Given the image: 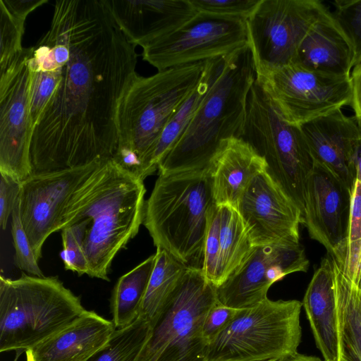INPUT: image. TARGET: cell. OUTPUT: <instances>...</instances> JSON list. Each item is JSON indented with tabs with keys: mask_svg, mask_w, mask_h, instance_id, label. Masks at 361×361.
Returning <instances> with one entry per match:
<instances>
[{
	"mask_svg": "<svg viewBox=\"0 0 361 361\" xmlns=\"http://www.w3.org/2000/svg\"><path fill=\"white\" fill-rule=\"evenodd\" d=\"M51 23L62 42L61 78L35 126L31 175L112 159L119 101L137 54L104 0H57Z\"/></svg>",
	"mask_w": 361,
	"mask_h": 361,
	"instance_id": "cell-1",
	"label": "cell"
},
{
	"mask_svg": "<svg viewBox=\"0 0 361 361\" xmlns=\"http://www.w3.org/2000/svg\"><path fill=\"white\" fill-rule=\"evenodd\" d=\"M210 84L186 129L160 163L159 174L209 169L222 141L240 137L256 80L249 44L209 60Z\"/></svg>",
	"mask_w": 361,
	"mask_h": 361,
	"instance_id": "cell-2",
	"label": "cell"
},
{
	"mask_svg": "<svg viewBox=\"0 0 361 361\" xmlns=\"http://www.w3.org/2000/svg\"><path fill=\"white\" fill-rule=\"evenodd\" d=\"M204 62L148 77L135 73L117 109V147L111 159L116 164L142 180L154 172L152 157L161 132L200 80Z\"/></svg>",
	"mask_w": 361,
	"mask_h": 361,
	"instance_id": "cell-3",
	"label": "cell"
},
{
	"mask_svg": "<svg viewBox=\"0 0 361 361\" xmlns=\"http://www.w3.org/2000/svg\"><path fill=\"white\" fill-rule=\"evenodd\" d=\"M145 192L142 180L110 159L73 206L65 227L77 224L82 231L89 276L109 281L114 257L143 224Z\"/></svg>",
	"mask_w": 361,
	"mask_h": 361,
	"instance_id": "cell-4",
	"label": "cell"
},
{
	"mask_svg": "<svg viewBox=\"0 0 361 361\" xmlns=\"http://www.w3.org/2000/svg\"><path fill=\"white\" fill-rule=\"evenodd\" d=\"M215 207L209 169L159 174L145 202L143 224L157 248L188 267L202 269Z\"/></svg>",
	"mask_w": 361,
	"mask_h": 361,
	"instance_id": "cell-5",
	"label": "cell"
},
{
	"mask_svg": "<svg viewBox=\"0 0 361 361\" xmlns=\"http://www.w3.org/2000/svg\"><path fill=\"white\" fill-rule=\"evenodd\" d=\"M56 276H0V351L27 350L85 313Z\"/></svg>",
	"mask_w": 361,
	"mask_h": 361,
	"instance_id": "cell-6",
	"label": "cell"
},
{
	"mask_svg": "<svg viewBox=\"0 0 361 361\" xmlns=\"http://www.w3.org/2000/svg\"><path fill=\"white\" fill-rule=\"evenodd\" d=\"M240 137L264 159L268 170L303 218L308 178L314 165L300 126L287 123L255 81Z\"/></svg>",
	"mask_w": 361,
	"mask_h": 361,
	"instance_id": "cell-7",
	"label": "cell"
},
{
	"mask_svg": "<svg viewBox=\"0 0 361 361\" xmlns=\"http://www.w3.org/2000/svg\"><path fill=\"white\" fill-rule=\"evenodd\" d=\"M302 304L296 300L267 298L239 310L207 345L206 361H248L283 358L298 353Z\"/></svg>",
	"mask_w": 361,
	"mask_h": 361,
	"instance_id": "cell-8",
	"label": "cell"
},
{
	"mask_svg": "<svg viewBox=\"0 0 361 361\" xmlns=\"http://www.w3.org/2000/svg\"><path fill=\"white\" fill-rule=\"evenodd\" d=\"M216 288L202 269L188 267L137 361H206L203 323L217 301Z\"/></svg>",
	"mask_w": 361,
	"mask_h": 361,
	"instance_id": "cell-9",
	"label": "cell"
},
{
	"mask_svg": "<svg viewBox=\"0 0 361 361\" xmlns=\"http://www.w3.org/2000/svg\"><path fill=\"white\" fill-rule=\"evenodd\" d=\"M256 81L281 117L301 126L344 106L350 105V77H340L290 63L255 67Z\"/></svg>",
	"mask_w": 361,
	"mask_h": 361,
	"instance_id": "cell-10",
	"label": "cell"
},
{
	"mask_svg": "<svg viewBox=\"0 0 361 361\" xmlns=\"http://www.w3.org/2000/svg\"><path fill=\"white\" fill-rule=\"evenodd\" d=\"M106 162L30 176L22 181L20 219L37 260L47 238L65 227L73 206L94 182Z\"/></svg>",
	"mask_w": 361,
	"mask_h": 361,
	"instance_id": "cell-11",
	"label": "cell"
},
{
	"mask_svg": "<svg viewBox=\"0 0 361 361\" xmlns=\"http://www.w3.org/2000/svg\"><path fill=\"white\" fill-rule=\"evenodd\" d=\"M328 9L319 0H261L246 20L255 66L292 63L303 39Z\"/></svg>",
	"mask_w": 361,
	"mask_h": 361,
	"instance_id": "cell-12",
	"label": "cell"
},
{
	"mask_svg": "<svg viewBox=\"0 0 361 361\" xmlns=\"http://www.w3.org/2000/svg\"><path fill=\"white\" fill-rule=\"evenodd\" d=\"M32 54L33 47L23 48L0 69V173L21 182L31 175Z\"/></svg>",
	"mask_w": 361,
	"mask_h": 361,
	"instance_id": "cell-13",
	"label": "cell"
},
{
	"mask_svg": "<svg viewBox=\"0 0 361 361\" xmlns=\"http://www.w3.org/2000/svg\"><path fill=\"white\" fill-rule=\"evenodd\" d=\"M248 44L246 20L197 13L173 32L142 47L158 71L227 56Z\"/></svg>",
	"mask_w": 361,
	"mask_h": 361,
	"instance_id": "cell-14",
	"label": "cell"
},
{
	"mask_svg": "<svg viewBox=\"0 0 361 361\" xmlns=\"http://www.w3.org/2000/svg\"><path fill=\"white\" fill-rule=\"evenodd\" d=\"M309 260L299 243H277L255 247L245 262L216 288L217 301L244 310L266 300L269 288L286 276L306 271Z\"/></svg>",
	"mask_w": 361,
	"mask_h": 361,
	"instance_id": "cell-15",
	"label": "cell"
},
{
	"mask_svg": "<svg viewBox=\"0 0 361 361\" xmlns=\"http://www.w3.org/2000/svg\"><path fill=\"white\" fill-rule=\"evenodd\" d=\"M236 209L255 247L300 243L302 214L268 169L251 180Z\"/></svg>",
	"mask_w": 361,
	"mask_h": 361,
	"instance_id": "cell-16",
	"label": "cell"
},
{
	"mask_svg": "<svg viewBox=\"0 0 361 361\" xmlns=\"http://www.w3.org/2000/svg\"><path fill=\"white\" fill-rule=\"evenodd\" d=\"M351 203L352 191L328 168L314 161L306 185L302 224L337 264L345 248Z\"/></svg>",
	"mask_w": 361,
	"mask_h": 361,
	"instance_id": "cell-17",
	"label": "cell"
},
{
	"mask_svg": "<svg viewBox=\"0 0 361 361\" xmlns=\"http://www.w3.org/2000/svg\"><path fill=\"white\" fill-rule=\"evenodd\" d=\"M129 42L141 47L173 32L197 15L190 0H104Z\"/></svg>",
	"mask_w": 361,
	"mask_h": 361,
	"instance_id": "cell-18",
	"label": "cell"
},
{
	"mask_svg": "<svg viewBox=\"0 0 361 361\" xmlns=\"http://www.w3.org/2000/svg\"><path fill=\"white\" fill-rule=\"evenodd\" d=\"M314 161L335 173L353 192L354 154L361 137L355 118L337 109L300 126Z\"/></svg>",
	"mask_w": 361,
	"mask_h": 361,
	"instance_id": "cell-19",
	"label": "cell"
},
{
	"mask_svg": "<svg viewBox=\"0 0 361 361\" xmlns=\"http://www.w3.org/2000/svg\"><path fill=\"white\" fill-rule=\"evenodd\" d=\"M267 169L265 159L243 138L222 141L209 168L215 204L237 208L251 180Z\"/></svg>",
	"mask_w": 361,
	"mask_h": 361,
	"instance_id": "cell-20",
	"label": "cell"
},
{
	"mask_svg": "<svg viewBox=\"0 0 361 361\" xmlns=\"http://www.w3.org/2000/svg\"><path fill=\"white\" fill-rule=\"evenodd\" d=\"M116 329L112 321L87 310L25 352L33 361H89L107 344Z\"/></svg>",
	"mask_w": 361,
	"mask_h": 361,
	"instance_id": "cell-21",
	"label": "cell"
},
{
	"mask_svg": "<svg viewBox=\"0 0 361 361\" xmlns=\"http://www.w3.org/2000/svg\"><path fill=\"white\" fill-rule=\"evenodd\" d=\"M352 46L329 9L301 42L292 63L327 75L350 77Z\"/></svg>",
	"mask_w": 361,
	"mask_h": 361,
	"instance_id": "cell-22",
	"label": "cell"
},
{
	"mask_svg": "<svg viewBox=\"0 0 361 361\" xmlns=\"http://www.w3.org/2000/svg\"><path fill=\"white\" fill-rule=\"evenodd\" d=\"M302 304L324 361H338V319L331 257L322 259Z\"/></svg>",
	"mask_w": 361,
	"mask_h": 361,
	"instance_id": "cell-23",
	"label": "cell"
},
{
	"mask_svg": "<svg viewBox=\"0 0 361 361\" xmlns=\"http://www.w3.org/2000/svg\"><path fill=\"white\" fill-rule=\"evenodd\" d=\"M332 259L338 319V361H361V286L345 276Z\"/></svg>",
	"mask_w": 361,
	"mask_h": 361,
	"instance_id": "cell-24",
	"label": "cell"
},
{
	"mask_svg": "<svg viewBox=\"0 0 361 361\" xmlns=\"http://www.w3.org/2000/svg\"><path fill=\"white\" fill-rule=\"evenodd\" d=\"M156 259L144 295L140 317L151 327L157 322L188 267L171 254L157 248Z\"/></svg>",
	"mask_w": 361,
	"mask_h": 361,
	"instance_id": "cell-25",
	"label": "cell"
},
{
	"mask_svg": "<svg viewBox=\"0 0 361 361\" xmlns=\"http://www.w3.org/2000/svg\"><path fill=\"white\" fill-rule=\"evenodd\" d=\"M155 259V254L149 256L117 281L111 298L112 322L116 329L127 326L139 317Z\"/></svg>",
	"mask_w": 361,
	"mask_h": 361,
	"instance_id": "cell-26",
	"label": "cell"
},
{
	"mask_svg": "<svg viewBox=\"0 0 361 361\" xmlns=\"http://www.w3.org/2000/svg\"><path fill=\"white\" fill-rule=\"evenodd\" d=\"M219 206L221 224L217 287L238 269L255 248L248 229L238 209L227 204Z\"/></svg>",
	"mask_w": 361,
	"mask_h": 361,
	"instance_id": "cell-27",
	"label": "cell"
},
{
	"mask_svg": "<svg viewBox=\"0 0 361 361\" xmlns=\"http://www.w3.org/2000/svg\"><path fill=\"white\" fill-rule=\"evenodd\" d=\"M209 84V60H207L204 62V69L200 80L173 114L161 132L152 157V167L154 171L158 170L160 163L188 127L207 93Z\"/></svg>",
	"mask_w": 361,
	"mask_h": 361,
	"instance_id": "cell-28",
	"label": "cell"
},
{
	"mask_svg": "<svg viewBox=\"0 0 361 361\" xmlns=\"http://www.w3.org/2000/svg\"><path fill=\"white\" fill-rule=\"evenodd\" d=\"M150 324L141 317L116 329L107 344L89 361H137L151 332Z\"/></svg>",
	"mask_w": 361,
	"mask_h": 361,
	"instance_id": "cell-29",
	"label": "cell"
},
{
	"mask_svg": "<svg viewBox=\"0 0 361 361\" xmlns=\"http://www.w3.org/2000/svg\"><path fill=\"white\" fill-rule=\"evenodd\" d=\"M32 78L30 88V116L35 129L61 78V66L49 57L33 52L30 61Z\"/></svg>",
	"mask_w": 361,
	"mask_h": 361,
	"instance_id": "cell-30",
	"label": "cell"
},
{
	"mask_svg": "<svg viewBox=\"0 0 361 361\" xmlns=\"http://www.w3.org/2000/svg\"><path fill=\"white\" fill-rule=\"evenodd\" d=\"M353 283L361 286V183L355 180L348 234L343 257L337 264Z\"/></svg>",
	"mask_w": 361,
	"mask_h": 361,
	"instance_id": "cell-31",
	"label": "cell"
},
{
	"mask_svg": "<svg viewBox=\"0 0 361 361\" xmlns=\"http://www.w3.org/2000/svg\"><path fill=\"white\" fill-rule=\"evenodd\" d=\"M332 14L348 39L353 51V67L361 62V0H336Z\"/></svg>",
	"mask_w": 361,
	"mask_h": 361,
	"instance_id": "cell-32",
	"label": "cell"
},
{
	"mask_svg": "<svg viewBox=\"0 0 361 361\" xmlns=\"http://www.w3.org/2000/svg\"><path fill=\"white\" fill-rule=\"evenodd\" d=\"M24 24L13 17L3 0H0V69L6 66L23 49Z\"/></svg>",
	"mask_w": 361,
	"mask_h": 361,
	"instance_id": "cell-33",
	"label": "cell"
},
{
	"mask_svg": "<svg viewBox=\"0 0 361 361\" xmlns=\"http://www.w3.org/2000/svg\"><path fill=\"white\" fill-rule=\"evenodd\" d=\"M11 234L15 249L14 263L16 267L31 276H44L21 222L19 200L11 215Z\"/></svg>",
	"mask_w": 361,
	"mask_h": 361,
	"instance_id": "cell-34",
	"label": "cell"
},
{
	"mask_svg": "<svg viewBox=\"0 0 361 361\" xmlns=\"http://www.w3.org/2000/svg\"><path fill=\"white\" fill-rule=\"evenodd\" d=\"M261 0H190L197 13L247 20Z\"/></svg>",
	"mask_w": 361,
	"mask_h": 361,
	"instance_id": "cell-35",
	"label": "cell"
},
{
	"mask_svg": "<svg viewBox=\"0 0 361 361\" xmlns=\"http://www.w3.org/2000/svg\"><path fill=\"white\" fill-rule=\"evenodd\" d=\"M63 250L61 258L65 269L81 276L88 274V263L82 246V231L77 224H71L61 230Z\"/></svg>",
	"mask_w": 361,
	"mask_h": 361,
	"instance_id": "cell-36",
	"label": "cell"
},
{
	"mask_svg": "<svg viewBox=\"0 0 361 361\" xmlns=\"http://www.w3.org/2000/svg\"><path fill=\"white\" fill-rule=\"evenodd\" d=\"M220 207L216 204L210 218L204 249V262L202 271L216 288L220 262Z\"/></svg>",
	"mask_w": 361,
	"mask_h": 361,
	"instance_id": "cell-37",
	"label": "cell"
},
{
	"mask_svg": "<svg viewBox=\"0 0 361 361\" xmlns=\"http://www.w3.org/2000/svg\"><path fill=\"white\" fill-rule=\"evenodd\" d=\"M0 174V226L5 230L19 200L22 182L7 174Z\"/></svg>",
	"mask_w": 361,
	"mask_h": 361,
	"instance_id": "cell-38",
	"label": "cell"
},
{
	"mask_svg": "<svg viewBox=\"0 0 361 361\" xmlns=\"http://www.w3.org/2000/svg\"><path fill=\"white\" fill-rule=\"evenodd\" d=\"M238 311L218 301L211 307L205 317L202 329L208 344L229 324Z\"/></svg>",
	"mask_w": 361,
	"mask_h": 361,
	"instance_id": "cell-39",
	"label": "cell"
},
{
	"mask_svg": "<svg viewBox=\"0 0 361 361\" xmlns=\"http://www.w3.org/2000/svg\"><path fill=\"white\" fill-rule=\"evenodd\" d=\"M6 8L16 18L25 22L27 16L48 0H3Z\"/></svg>",
	"mask_w": 361,
	"mask_h": 361,
	"instance_id": "cell-40",
	"label": "cell"
},
{
	"mask_svg": "<svg viewBox=\"0 0 361 361\" xmlns=\"http://www.w3.org/2000/svg\"><path fill=\"white\" fill-rule=\"evenodd\" d=\"M350 80L352 91L350 106L355 113V118L361 120V62L353 68Z\"/></svg>",
	"mask_w": 361,
	"mask_h": 361,
	"instance_id": "cell-41",
	"label": "cell"
},
{
	"mask_svg": "<svg viewBox=\"0 0 361 361\" xmlns=\"http://www.w3.org/2000/svg\"><path fill=\"white\" fill-rule=\"evenodd\" d=\"M354 166L355 170L356 179L360 180L361 183V137L356 145L355 150Z\"/></svg>",
	"mask_w": 361,
	"mask_h": 361,
	"instance_id": "cell-42",
	"label": "cell"
},
{
	"mask_svg": "<svg viewBox=\"0 0 361 361\" xmlns=\"http://www.w3.org/2000/svg\"><path fill=\"white\" fill-rule=\"evenodd\" d=\"M279 361H323L314 356H308L296 353L295 354L281 358Z\"/></svg>",
	"mask_w": 361,
	"mask_h": 361,
	"instance_id": "cell-43",
	"label": "cell"
},
{
	"mask_svg": "<svg viewBox=\"0 0 361 361\" xmlns=\"http://www.w3.org/2000/svg\"><path fill=\"white\" fill-rule=\"evenodd\" d=\"M280 359L277 358H269V359H264V360H248V361H279Z\"/></svg>",
	"mask_w": 361,
	"mask_h": 361,
	"instance_id": "cell-44",
	"label": "cell"
},
{
	"mask_svg": "<svg viewBox=\"0 0 361 361\" xmlns=\"http://www.w3.org/2000/svg\"><path fill=\"white\" fill-rule=\"evenodd\" d=\"M26 353V360L27 361H33L32 358L31 357L30 355L25 352Z\"/></svg>",
	"mask_w": 361,
	"mask_h": 361,
	"instance_id": "cell-45",
	"label": "cell"
}]
</instances>
